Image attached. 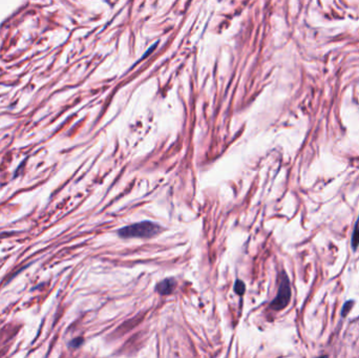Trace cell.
I'll list each match as a JSON object with an SVG mask.
<instances>
[{"label": "cell", "mask_w": 359, "mask_h": 358, "mask_svg": "<svg viewBox=\"0 0 359 358\" xmlns=\"http://www.w3.org/2000/svg\"><path fill=\"white\" fill-rule=\"evenodd\" d=\"M81 343H82V339L81 338H78V339H75L73 341V343H71V346H73V347H78V346H80Z\"/></svg>", "instance_id": "52a82bcc"}, {"label": "cell", "mask_w": 359, "mask_h": 358, "mask_svg": "<svg viewBox=\"0 0 359 358\" xmlns=\"http://www.w3.org/2000/svg\"><path fill=\"white\" fill-rule=\"evenodd\" d=\"M176 282L174 278H166L157 286V291L160 293L161 295H168L175 290Z\"/></svg>", "instance_id": "3957f363"}, {"label": "cell", "mask_w": 359, "mask_h": 358, "mask_svg": "<svg viewBox=\"0 0 359 358\" xmlns=\"http://www.w3.org/2000/svg\"><path fill=\"white\" fill-rule=\"evenodd\" d=\"M234 290L239 295H243L244 292H245V285H244V283L241 281H236L234 285Z\"/></svg>", "instance_id": "5b68a950"}, {"label": "cell", "mask_w": 359, "mask_h": 358, "mask_svg": "<svg viewBox=\"0 0 359 358\" xmlns=\"http://www.w3.org/2000/svg\"><path fill=\"white\" fill-rule=\"evenodd\" d=\"M358 246H359V225L357 224L354 229L353 235H352V247H353L354 250H356Z\"/></svg>", "instance_id": "277c9868"}, {"label": "cell", "mask_w": 359, "mask_h": 358, "mask_svg": "<svg viewBox=\"0 0 359 358\" xmlns=\"http://www.w3.org/2000/svg\"><path fill=\"white\" fill-rule=\"evenodd\" d=\"M291 298V287L289 278L287 276L285 272H283L281 275V283H279L278 292L275 299L271 303L272 309L274 310H283L288 306Z\"/></svg>", "instance_id": "7a4b0ae2"}, {"label": "cell", "mask_w": 359, "mask_h": 358, "mask_svg": "<svg viewBox=\"0 0 359 358\" xmlns=\"http://www.w3.org/2000/svg\"><path fill=\"white\" fill-rule=\"evenodd\" d=\"M317 358H328V356H326V355H322V356H320V357H317Z\"/></svg>", "instance_id": "ba28073f"}, {"label": "cell", "mask_w": 359, "mask_h": 358, "mask_svg": "<svg viewBox=\"0 0 359 358\" xmlns=\"http://www.w3.org/2000/svg\"><path fill=\"white\" fill-rule=\"evenodd\" d=\"M162 231V227L149 221L141 222V223L133 224L120 229L118 234L123 239L129 238H142L149 239L159 234Z\"/></svg>", "instance_id": "6da1fadb"}, {"label": "cell", "mask_w": 359, "mask_h": 358, "mask_svg": "<svg viewBox=\"0 0 359 358\" xmlns=\"http://www.w3.org/2000/svg\"><path fill=\"white\" fill-rule=\"evenodd\" d=\"M353 302L352 300H348V302L343 305V308H342V311H341V315L343 317H346L348 313L351 311L352 309V306H353Z\"/></svg>", "instance_id": "8992f818"}]
</instances>
